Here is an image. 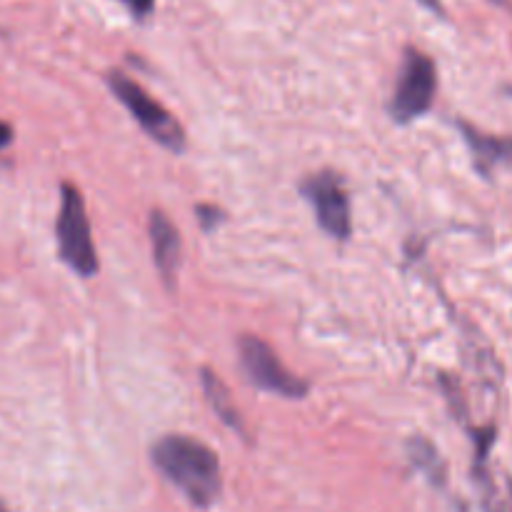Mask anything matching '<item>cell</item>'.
Instances as JSON below:
<instances>
[{"label":"cell","mask_w":512,"mask_h":512,"mask_svg":"<svg viewBox=\"0 0 512 512\" xmlns=\"http://www.w3.org/2000/svg\"><path fill=\"white\" fill-rule=\"evenodd\" d=\"M153 465L195 508H208L223 493V470L213 450L190 435H163L150 448Z\"/></svg>","instance_id":"obj_1"},{"label":"cell","mask_w":512,"mask_h":512,"mask_svg":"<svg viewBox=\"0 0 512 512\" xmlns=\"http://www.w3.org/2000/svg\"><path fill=\"white\" fill-rule=\"evenodd\" d=\"M55 238H58L60 260L80 278H93L98 273V250L90 233L85 200L75 185H60V210L55 220Z\"/></svg>","instance_id":"obj_2"},{"label":"cell","mask_w":512,"mask_h":512,"mask_svg":"<svg viewBox=\"0 0 512 512\" xmlns=\"http://www.w3.org/2000/svg\"><path fill=\"white\" fill-rule=\"evenodd\" d=\"M108 88L113 90L115 98L123 103V108L133 115L135 123L143 128V133H148L155 143L163 145L170 153H183V125H180L178 118H175L168 108H163L148 90L140 88L135 80H130L125 73H118V70L108 73Z\"/></svg>","instance_id":"obj_3"},{"label":"cell","mask_w":512,"mask_h":512,"mask_svg":"<svg viewBox=\"0 0 512 512\" xmlns=\"http://www.w3.org/2000/svg\"><path fill=\"white\" fill-rule=\"evenodd\" d=\"M435 93H438V68L433 58L415 48L405 50L398 83L390 98V118L400 125L413 123L433 108Z\"/></svg>","instance_id":"obj_4"},{"label":"cell","mask_w":512,"mask_h":512,"mask_svg":"<svg viewBox=\"0 0 512 512\" xmlns=\"http://www.w3.org/2000/svg\"><path fill=\"white\" fill-rule=\"evenodd\" d=\"M300 193L313 208L320 228L335 240H348L353 235V210L345 180L333 170H323L303 180Z\"/></svg>","instance_id":"obj_5"},{"label":"cell","mask_w":512,"mask_h":512,"mask_svg":"<svg viewBox=\"0 0 512 512\" xmlns=\"http://www.w3.org/2000/svg\"><path fill=\"white\" fill-rule=\"evenodd\" d=\"M238 348L245 375L260 390L278 393L290 400H300L308 395V383L295 373H290L283 365V360L278 358V353L265 340L255 338V335H243Z\"/></svg>","instance_id":"obj_6"},{"label":"cell","mask_w":512,"mask_h":512,"mask_svg":"<svg viewBox=\"0 0 512 512\" xmlns=\"http://www.w3.org/2000/svg\"><path fill=\"white\" fill-rule=\"evenodd\" d=\"M148 233H150V248H153L155 268H158L163 283L173 290L180 263H183V240H180L178 228L170 223V218L163 213V210H153V213H150Z\"/></svg>","instance_id":"obj_7"},{"label":"cell","mask_w":512,"mask_h":512,"mask_svg":"<svg viewBox=\"0 0 512 512\" xmlns=\"http://www.w3.org/2000/svg\"><path fill=\"white\" fill-rule=\"evenodd\" d=\"M200 375H203L205 398H208L210 408L215 410V415H218V418L223 420L230 430H235V433H240L243 438H248V433H245V423H243V418H240V410L235 408L233 398H230V393H228V388L223 385V380H220L218 375L210 373V370H203Z\"/></svg>","instance_id":"obj_8"},{"label":"cell","mask_w":512,"mask_h":512,"mask_svg":"<svg viewBox=\"0 0 512 512\" xmlns=\"http://www.w3.org/2000/svg\"><path fill=\"white\" fill-rule=\"evenodd\" d=\"M410 460L418 470L430 475V480L440 478V455L435 453L433 445L423 438H413L410 440Z\"/></svg>","instance_id":"obj_9"},{"label":"cell","mask_w":512,"mask_h":512,"mask_svg":"<svg viewBox=\"0 0 512 512\" xmlns=\"http://www.w3.org/2000/svg\"><path fill=\"white\" fill-rule=\"evenodd\" d=\"M195 215H198L200 225H203L205 230L218 228L220 218H223V213H220V210L215 208V205H198V208H195Z\"/></svg>","instance_id":"obj_10"},{"label":"cell","mask_w":512,"mask_h":512,"mask_svg":"<svg viewBox=\"0 0 512 512\" xmlns=\"http://www.w3.org/2000/svg\"><path fill=\"white\" fill-rule=\"evenodd\" d=\"M123 3L128 5L135 15H140V18L148 13H153V8H155V0H123Z\"/></svg>","instance_id":"obj_11"},{"label":"cell","mask_w":512,"mask_h":512,"mask_svg":"<svg viewBox=\"0 0 512 512\" xmlns=\"http://www.w3.org/2000/svg\"><path fill=\"white\" fill-rule=\"evenodd\" d=\"M10 143H13V128L0 120V148H5V145H10Z\"/></svg>","instance_id":"obj_12"},{"label":"cell","mask_w":512,"mask_h":512,"mask_svg":"<svg viewBox=\"0 0 512 512\" xmlns=\"http://www.w3.org/2000/svg\"><path fill=\"white\" fill-rule=\"evenodd\" d=\"M423 5H428L430 10H435V13H443V5H440V0H420Z\"/></svg>","instance_id":"obj_13"}]
</instances>
